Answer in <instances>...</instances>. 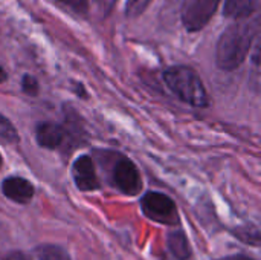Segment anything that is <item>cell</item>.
<instances>
[{"label":"cell","instance_id":"1","mask_svg":"<svg viewBox=\"0 0 261 260\" xmlns=\"http://www.w3.org/2000/svg\"><path fill=\"white\" fill-rule=\"evenodd\" d=\"M258 35V18L243 17L236 21L220 35L217 43L216 60L223 70H234L248 57L254 40Z\"/></svg>","mask_w":261,"mask_h":260},{"label":"cell","instance_id":"2","mask_svg":"<svg viewBox=\"0 0 261 260\" xmlns=\"http://www.w3.org/2000/svg\"><path fill=\"white\" fill-rule=\"evenodd\" d=\"M164 81L168 89L182 101L193 107H206L210 104L208 92L196 70L187 66H171L164 72Z\"/></svg>","mask_w":261,"mask_h":260},{"label":"cell","instance_id":"3","mask_svg":"<svg viewBox=\"0 0 261 260\" xmlns=\"http://www.w3.org/2000/svg\"><path fill=\"white\" fill-rule=\"evenodd\" d=\"M141 208L142 213L159 224L176 227L179 224V213L174 201L168 198L164 193L158 192H148L141 199Z\"/></svg>","mask_w":261,"mask_h":260},{"label":"cell","instance_id":"4","mask_svg":"<svg viewBox=\"0 0 261 260\" xmlns=\"http://www.w3.org/2000/svg\"><path fill=\"white\" fill-rule=\"evenodd\" d=\"M220 0H184L182 3V23L187 31L197 32L203 29L214 17Z\"/></svg>","mask_w":261,"mask_h":260},{"label":"cell","instance_id":"5","mask_svg":"<svg viewBox=\"0 0 261 260\" xmlns=\"http://www.w3.org/2000/svg\"><path fill=\"white\" fill-rule=\"evenodd\" d=\"M112 182L121 193L127 196H136L142 188L141 175L133 161L119 155H116V161L112 167Z\"/></svg>","mask_w":261,"mask_h":260},{"label":"cell","instance_id":"6","mask_svg":"<svg viewBox=\"0 0 261 260\" xmlns=\"http://www.w3.org/2000/svg\"><path fill=\"white\" fill-rule=\"evenodd\" d=\"M72 175H73L75 185L81 192H93L99 188L95 164L89 155H81L75 159L72 167Z\"/></svg>","mask_w":261,"mask_h":260},{"label":"cell","instance_id":"7","mask_svg":"<svg viewBox=\"0 0 261 260\" xmlns=\"http://www.w3.org/2000/svg\"><path fill=\"white\" fill-rule=\"evenodd\" d=\"M2 192L12 202L28 204L32 199L35 190H34V185L28 179L20 178V176H9L3 181Z\"/></svg>","mask_w":261,"mask_h":260},{"label":"cell","instance_id":"8","mask_svg":"<svg viewBox=\"0 0 261 260\" xmlns=\"http://www.w3.org/2000/svg\"><path fill=\"white\" fill-rule=\"evenodd\" d=\"M35 138L38 146L54 150L63 146L66 139V129L55 123H40L35 129Z\"/></svg>","mask_w":261,"mask_h":260},{"label":"cell","instance_id":"9","mask_svg":"<svg viewBox=\"0 0 261 260\" xmlns=\"http://www.w3.org/2000/svg\"><path fill=\"white\" fill-rule=\"evenodd\" d=\"M167 245L176 260H188L191 257V247L182 230H173L167 236Z\"/></svg>","mask_w":261,"mask_h":260},{"label":"cell","instance_id":"10","mask_svg":"<svg viewBox=\"0 0 261 260\" xmlns=\"http://www.w3.org/2000/svg\"><path fill=\"white\" fill-rule=\"evenodd\" d=\"M260 0H225V15L231 18L251 17L257 12Z\"/></svg>","mask_w":261,"mask_h":260},{"label":"cell","instance_id":"11","mask_svg":"<svg viewBox=\"0 0 261 260\" xmlns=\"http://www.w3.org/2000/svg\"><path fill=\"white\" fill-rule=\"evenodd\" d=\"M37 256L40 260H70L67 251L58 245H41L37 248Z\"/></svg>","mask_w":261,"mask_h":260},{"label":"cell","instance_id":"12","mask_svg":"<svg viewBox=\"0 0 261 260\" xmlns=\"http://www.w3.org/2000/svg\"><path fill=\"white\" fill-rule=\"evenodd\" d=\"M0 143L6 144H15L18 143V133L12 123L0 113Z\"/></svg>","mask_w":261,"mask_h":260},{"label":"cell","instance_id":"13","mask_svg":"<svg viewBox=\"0 0 261 260\" xmlns=\"http://www.w3.org/2000/svg\"><path fill=\"white\" fill-rule=\"evenodd\" d=\"M150 3H151V0H127L125 15L128 18H136V17L142 15Z\"/></svg>","mask_w":261,"mask_h":260},{"label":"cell","instance_id":"14","mask_svg":"<svg viewBox=\"0 0 261 260\" xmlns=\"http://www.w3.org/2000/svg\"><path fill=\"white\" fill-rule=\"evenodd\" d=\"M75 14L84 15L89 12V0H57Z\"/></svg>","mask_w":261,"mask_h":260},{"label":"cell","instance_id":"15","mask_svg":"<svg viewBox=\"0 0 261 260\" xmlns=\"http://www.w3.org/2000/svg\"><path fill=\"white\" fill-rule=\"evenodd\" d=\"M21 87H23V92L28 93V95H37L38 90H40V86H38V81L32 77V75H24L23 80H21Z\"/></svg>","mask_w":261,"mask_h":260},{"label":"cell","instance_id":"16","mask_svg":"<svg viewBox=\"0 0 261 260\" xmlns=\"http://www.w3.org/2000/svg\"><path fill=\"white\" fill-rule=\"evenodd\" d=\"M3 260H29L21 251H11Z\"/></svg>","mask_w":261,"mask_h":260},{"label":"cell","instance_id":"17","mask_svg":"<svg viewBox=\"0 0 261 260\" xmlns=\"http://www.w3.org/2000/svg\"><path fill=\"white\" fill-rule=\"evenodd\" d=\"M225 260H254V259L246 257V256H232V257H228V259H225Z\"/></svg>","mask_w":261,"mask_h":260},{"label":"cell","instance_id":"18","mask_svg":"<svg viewBox=\"0 0 261 260\" xmlns=\"http://www.w3.org/2000/svg\"><path fill=\"white\" fill-rule=\"evenodd\" d=\"M8 78V75H6V72H5V69L0 66V83H3L5 80Z\"/></svg>","mask_w":261,"mask_h":260},{"label":"cell","instance_id":"19","mask_svg":"<svg viewBox=\"0 0 261 260\" xmlns=\"http://www.w3.org/2000/svg\"><path fill=\"white\" fill-rule=\"evenodd\" d=\"M2 161H3V159H2V155H0V167H2Z\"/></svg>","mask_w":261,"mask_h":260},{"label":"cell","instance_id":"20","mask_svg":"<svg viewBox=\"0 0 261 260\" xmlns=\"http://www.w3.org/2000/svg\"><path fill=\"white\" fill-rule=\"evenodd\" d=\"M113 2H115V0H112V2H110V5H112V3H113Z\"/></svg>","mask_w":261,"mask_h":260}]
</instances>
